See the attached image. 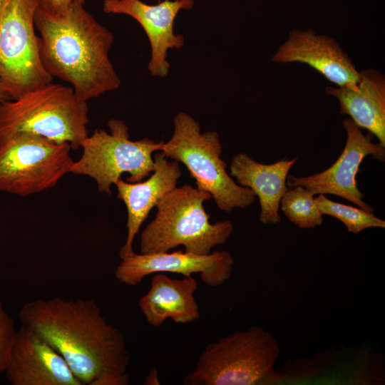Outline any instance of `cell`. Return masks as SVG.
I'll use <instances>...</instances> for the list:
<instances>
[{
	"label": "cell",
	"mask_w": 385,
	"mask_h": 385,
	"mask_svg": "<svg viewBox=\"0 0 385 385\" xmlns=\"http://www.w3.org/2000/svg\"><path fill=\"white\" fill-rule=\"evenodd\" d=\"M19 318L63 357L83 385L103 373L127 371L125 338L91 299L32 300L21 307Z\"/></svg>",
	"instance_id": "cell-1"
},
{
	"label": "cell",
	"mask_w": 385,
	"mask_h": 385,
	"mask_svg": "<svg viewBox=\"0 0 385 385\" xmlns=\"http://www.w3.org/2000/svg\"><path fill=\"white\" fill-rule=\"evenodd\" d=\"M83 4L75 2L60 14L38 6L34 24L46 71L71 83L76 96L87 102L118 89L121 81L108 56L113 34Z\"/></svg>",
	"instance_id": "cell-2"
},
{
	"label": "cell",
	"mask_w": 385,
	"mask_h": 385,
	"mask_svg": "<svg viewBox=\"0 0 385 385\" xmlns=\"http://www.w3.org/2000/svg\"><path fill=\"white\" fill-rule=\"evenodd\" d=\"M212 195L189 184L175 187L157 202L155 218L140 235L141 254L168 252L179 245L185 252L207 255L225 244L234 227L230 220L210 223L204 202Z\"/></svg>",
	"instance_id": "cell-3"
},
{
	"label": "cell",
	"mask_w": 385,
	"mask_h": 385,
	"mask_svg": "<svg viewBox=\"0 0 385 385\" xmlns=\"http://www.w3.org/2000/svg\"><path fill=\"white\" fill-rule=\"evenodd\" d=\"M88 122L86 101L73 88L52 82L0 103V136L33 133L77 150L88 135Z\"/></svg>",
	"instance_id": "cell-4"
},
{
	"label": "cell",
	"mask_w": 385,
	"mask_h": 385,
	"mask_svg": "<svg viewBox=\"0 0 385 385\" xmlns=\"http://www.w3.org/2000/svg\"><path fill=\"white\" fill-rule=\"evenodd\" d=\"M279 346L273 334L252 326L208 344L185 385H260L277 379Z\"/></svg>",
	"instance_id": "cell-5"
},
{
	"label": "cell",
	"mask_w": 385,
	"mask_h": 385,
	"mask_svg": "<svg viewBox=\"0 0 385 385\" xmlns=\"http://www.w3.org/2000/svg\"><path fill=\"white\" fill-rule=\"evenodd\" d=\"M168 159L185 165L196 188L212 195L221 211L245 209L255 200L248 188L236 183L227 173V164L220 158L222 147L216 131L201 133L200 123L185 112L173 120V133L161 150Z\"/></svg>",
	"instance_id": "cell-6"
},
{
	"label": "cell",
	"mask_w": 385,
	"mask_h": 385,
	"mask_svg": "<svg viewBox=\"0 0 385 385\" xmlns=\"http://www.w3.org/2000/svg\"><path fill=\"white\" fill-rule=\"evenodd\" d=\"M109 133L96 129L81 143L83 153L70 173L94 179L99 192L111 193V186L128 173L126 181L138 183L154 170L153 153L160 151L163 141L130 139L128 125L118 119L108 120Z\"/></svg>",
	"instance_id": "cell-7"
},
{
	"label": "cell",
	"mask_w": 385,
	"mask_h": 385,
	"mask_svg": "<svg viewBox=\"0 0 385 385\" xmlns=\"http://www.w3.org/2000/svg\"><path fill=\"white\" fill-rule=\"evenodd\" d=\"M71 149L33 133L0 136V191L25 197L54 187L70 173Z\"/></svg>",
	"instance_id": "cell-8"
},
{
	"label": "cell",
	"mask_w": 385,
	"mask_h": 385,
	"mask_svg": "<svg viewBox=\"0 0 385 385\" xmlns=\"http://www.w3.org/2000/svg\"><path fill=\"white\" fill-rule=\"evenodd\" d=\"M40 0H10L0 16V78L12 99L53 81L44 68L35 33Z\"/></svg>",
	"instance_id": "cell-9"
},
{
	"label": "cell",
	"mask_w": 385,
	"mask_h": 385,
	"mask_svg": "<svg viewBox=\"0 0 385 385\" xmlns=\"http://www.w3.org/2000/svg\"><path fill=\"white\" fill-rule=\"evenodd\" d=\"M346 133L343 151L337 160L322 172L304 177L287 176V187L300 185L313 195H334L342 197L364 210L373 212L374 207L363 200L364 194L357 187L356 175L362 160L367 156L384 163L385 147L374 143L370 132L363 133L361 128L346 118L342 121Z\"/></svg>",
	"instance_id": "cell-10"
},
{
	"label": "cell",
	"mask_w": 385,
	"mask_h": 385,
	"mask_svg": "<svg viewBox=\"0 0 385 385\" xmlns=\"http://www.w3.org/2000/svg\"><path fill=\"white\" fill-rule=\"evenodd\" d=\"M235 263L226 250L196 255L180 250L173 252L132 255L122 259L115 270V278L129 286H136L145 277L158 272L191 276L199 273L208 286L218 287L228 280Z\"/></svg>",
	"instance_id": "cell-11"
},
{
	"label": "cell",
	"mask_w": 385,
	"mask_h": 385,
	"mask_svg": "<svg viewBox=\"0 0 385 385\" xmlns=\"http://www.w3.org/2000/svg\"><path fill=\"white\" fill-rule=\"evenodd\" d=\"M194 0H164L148 4L141 0H104L103 10L108 14H125L135 19L146 34L151 49L148 70L153 76L165 77L170 68L169 49H180L185 43L182 34H175L174 23L182 9H190Z\"/></svg>",
	"instance_id": "cell-12"
},
{
	"label": "cell",
	"mask_w": 385,
	"mask_h": 385,
	"mask_svg": "<svg viewBox=\"0 0 385 385\" xmlns=\"http://www.w3.org/2000/svg\"><path fill=\"white\" fill-rule=\"evenodd\" d=\"M4 372L12 385H83L63 357L24 324L17 329Z\"/></svg>",
	"instance_id": "cell-13"
},
{
	"label": "cell",
	"mask_w": 385,
	"mask_h": 385,
	"mask_svg": "<svg viewBox=\"0 0 385 385\" xmlns=\"http://www.w3.org/2000/svg\"><path fill=\"white\" fill-rule=\"evenodd\" d=\"M278 63L308 65L336 86L355 83L359 75L351 58L332 36L312 29H294L272 55Z\"/></svg>",
	"instance_id": "cell-14"
},
{
	"label": "cell",
	"mask_w": 385,
	"mask_h": 385,
	"mask_svg": "<svg viewBox=\"0 0 385 385\" xmlns=\"http://www.w3.org/2000/svg\"><path fill=\"white\" fill-rule=\"evenodd\" d=\"M153 160L154 170L145 181L129 183L120 178L115 183L117 197L125 203L128 213L127 237L119 252L121 260L134 253L133 242L142 224L160 199L176 187L181 176L179 163L169 161L162 151H157Z\"/></svg>",
	"instance_id": "cell-15"
},
{
	"label": "cell",
	"mask_w": 385,
	"mask_h": 385,
	"mask_svg": "<svg viewBox=\"0 0 385 385\" xmlns=\"http://www.w3.org/2000/svg\"><path fill=\"white\" fill-rule=\"evenodd\" d=\"M327 95L337 98L339 113L376 137L385 147V76L368 68L359 71L355 83L344 86H327Z\"/></svg>",
	"instance_id": "cell-16"
},
{
	"label": "cell",
	"mask_w": 385,
	"mask_h": 385,
	"mask_svg": "<svg viewBox=\"0 0 385 385\" xmlns=\"http://www.w3.org/2000/svg\"><path fill=\"white\" fill-rule=\"evenodd\" d=\"M297 160L295 157L263 164L244 153H237L232 159L231 175L236 178L240 185L250 188L259 198V220L261 223L268 225L281 222L280 200L289 189L287 178Z\"/></svg>",
	"instance_id": "cell-17"
},
{
	"label": "cell",
	"mask_w": 385,
	"mask_h": 385,
	"mask_svg": "<svg viewBox=\"0 0 385 385\" xmlns=\"http://www.w3.org/2000/svg\"><path fill=\"white\" fill-rule=\"evenodd\" d=\"M197 282L191 276L173 279L163 272L155 273L148 293L138 301L139 308L149 324L160 327L168 318L175 323H189L200 318L194 297Z\"/></svg>",
	"instance_id": "cell-18"
},
{
	"label": "cell",
	"mask_w": 385,
	"mask_h": 385,
	"mask_svg": "<svg viewBox=\"0 0 385 385\" xmlns=\"http://www.w3.org/2000/svg\"><path fill=\"white\" fill-rule=\"evenodd\" d=\"M279 208L299 228H314L322 224L314 195L302 186L289 188L281 198Z\"/></svg>",
	"instance_id": "cell-19"
},
{
	"label": "cell",
	"mask_w": 385,
	"mask_h": 385,
	"mask_svg": "<svg viewBox=\"0 0 385 385\" xmlns=\"http://www.w3.org/2000/svg\"><path fill=\"white\" fill-rule=\"evenodd\" d=\"M316 204L322 215H329L339 220L349 232L357 234L370 227H385V221L361 208H356L332 201L324 195L314 197Z\"/></svg>",
	"instance_id": "cell-20"
},
{
	"label": "cell",
	"mask_w": 385,
	"mask_h": 385,
	"mask_svg": "<svg viewBox=\"0 0 385 385\" xmlns=\"http://www.w3.org/2000/svg\"><path fill=\"white\" fill-rule=\"evenodd\" d=\"M16 332L14 320L6 311L0 299V373L6 369Z\"/></svg>",
	"instance_id": "cell-21"
},
{
	"label": "cell",
	"mask_w": 385,
	"mask_h": 385,
	"mask_svg": "<svg viewBox=\"0 0 385 385\" xmlns=\"http://www.w3.org/2000/svg\"><path fill=\"white\" fill-rule=\"evenodd\" d=\"M129 376L125 373H103L95 379L90 385H127Z\"/></svg>",
	"instance_id": "cell-22"
},
{
	"label": "cell",
	"mask_w": 385,
	"mask_h": 385,
	"mask_svg": "<svg viewBox=\"0 0 385 385\" xmlns=\"http://www.w3.org/2000/svg\"><path fill=\"white\" fill-rule=\"evenodd\" d=\"M77 1L85 3V0H40L39 6L49 14H60Z\"/></svg>",
	"instance_id": "cell-23"
},
{
	"label": "cell",
	"mask_w": 385,
	"mask_h": 385,
	"mask_svg": "<svg viewBox=\"0 0 385 385\" xmlns=\"http://www.w3.org/2000/svg\"><path fill=\"white\" fill-rule=\"evenodd\" d=\"M144 385H159L160 384L158 379V372L156 367H153L147 376L143 383Z\"/></svg>",
	"instance_id": "cell-24"
},
{
	"label": "cell",
	"mask_w": 385,
	"mask_h": 385,
	"mask_svg": "<svg viewBox=\"0 0 385 385\" xmlns=\"http://www.w3.org/2000/svg\"><path fill=\"white\" fill-rule=\"evenodd\" d=\"M11 97L4 86L3 81L0 78V103H3L11 100Z\"/></svg>",
	"instance_id": "cell-25"
},
{
	"label": "cell",
	"mask_w": 385,
	"mask_h": 385,
	"mask_svg": "<svg viewBox=\"0 0 385 385\" xmlns=\"http://www.w3.org/2000/svg\"><path fill=\"white\" fill-rule=\"evenodd\" d=\"M10 0H0V16Z\"/></svg>",
	"instance_id": "cell-26"
}]
</instances>
